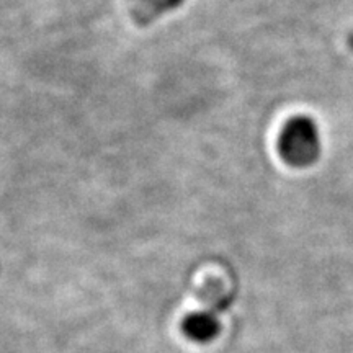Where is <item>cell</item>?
<instances>
[{
	"label": "cell",
	"instance_id": "cell-2",
	"mask_svg": "<svg viewBox=\"0 0 353 353\" xmlns=\"http://www.w3.org/2000/svg\"><path fill=\"white\" fill-rule=\"evenodd\" d=\"M183 332L187 334L192 341L206 343L211 342L221 332V322L214 312L200 311L192 312L187 319L183 321Z\"/></svg>",
	"mask_w": 353,
	"mask_h": 353
},
{
	"label": "cell",
	"instance_id": "cell-1",
	"mask_svg": "<svg viewBox=\"0 0 353 353\" xmlns=\"http://www.w3.org/2000/svg\"><path fill=\"white\" fill-rule=\"evenodd\" d=\"M278 148L283 161L290 165L309 167L316 164L322 151L319 126L309 117H294L281 131Z\"/></svg>",
	"mask_w": 353,
	"mask_h": 353
},
{
	"label": "cell",
	"instance_id": "cell-3",
	"mask_svg": "<svg viewBox=\"0 0 353 353\" xmlns=\"http://www.w3.org/2000/svg\"><path fill=\"white\" fill-rule=\"evenodd\" d=\"M131 13L139 23H151L164 13L175 10L183 3V0H128Z\"/></svg>",
	"mask_w": 353,
	"mask_h": 353
}]
</instances>
